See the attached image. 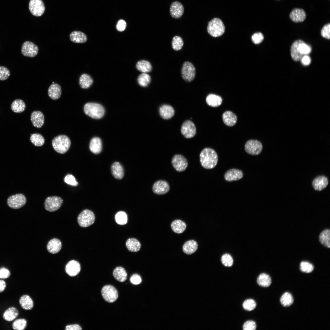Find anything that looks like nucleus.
I'll return each instance as SVG.
<instances>
[{
  "label": "nucleus",
  "instance_id": "obj_1",
  "mask_svg": "<svg viewBox=\"0 0 330 330\" xmlns=\"http://www.w3.org/2000/svg\"><path fill=\"white\" fill-rule=\"evenodd\" d=\"M200 161L201 166L207 169H212L215 167L218 162V156L213 149L206 148L203 149L200 154Z\"/></svg>",
  "mask_w": 330,
  "mask_h": 330
},
{
  "label": "nucleus",
  "instance_id": "obj_2",
  "mask_svg": "<svg viewBox=\"0 0 330 330\" xmlns=\"http://www.w3.org/2000/svg\"><path fill=\"white\" fill-rule=\"evenodd\" d=\"M311 51V48L310 46L302 40H297L291 46V57L295 61H299L303 56L310 53Z\"/></svg>",
  "mask_w": 330,
  "mask_h": 330
},
{
  "label": "nucleus",
  "instance_id": "obj_3",
  "mask_svg": "<svg viewBox=\"0 0 330 330\" xmlns=\"http://www.w3.org/2000/svg\"><path fill=\"white\" fill-rule=\"evenodd\" d=\"M52 145L56 152L63 154L68 150L71 146V141L67 136L61 135L55 137L53 139Z\"/></svg>",
  "mask_w": 330,
  "mask_h": 330
},
{
  "label": "nucleus",
  "instance_id": "obj_4",
  "mask_svg": "<svg viewBox=\"0 0 330 330\" xmlns=\"http://www.w3.org/2000/svg\"><path fill=\"white\" fill-rule=\"evenodd\" d=\"M83 109L86 114L94 119L101 118L105 112L104 107L101 105L93 102H89L85 104Z\"/></svg>",
  "mask_w": 330,
  "mask_h": 330
},
{
  "label": "nucleus",
  "instance_id": "obj_5",
  "mask_svg": "<svg viewBox=\"0 0 330 330\" xmlns=\"http://www.w3.org/2000/svg\"><path fill=\"white\" fill-rule=\"evenodd\" d=\"M225 26L222 20L218 18H215L208 23L207 31L211 36L217 37L221 36L225 31Z\"/></svg>",
  "mask_w": 330,
  "mask_h": 330
},
{
  "label": "nucleus",
  "instance_id": "obj_6",
  "mask_svg": "<svg viewBox=\"0 0 330 330\" xmlns=\"http://www.w3.org/2000/svg\"><path fill=\"white\" fill-rule=\"evenodd\" d=\"M95 220V216L91 211L85 209L79 215L77 221L79 225L82 227H86L93 224Z\"/></svg>",
  "mask_w": 330,
  "mask_h": 330
},
{
  "label": "nucleus",
  "instance_id": "obj_7",
  "mask_svg": "<svg viewBox=\"0 0 330 330\" xmlns=\"http://www.w3.org/2000/svg\"><path fill=\"white\" fill-rule=\"evenodd\" d=\"M26 198L22 194L18 193L9 196L7 199V203L8 206L13 209H18L25 205Z\"/></svg>",
  "mask_w": 330,
  "mask_h": 330
},
{
  "label": "nucleus",
  "instance_id": "obj_8",
  "mask_svg": "<svg viewBox=\"0 0 330 330\" xmlns=\"http://www.w3.org/2000/svg\"><path fill=\"white\" fill-rule=\"evenodd\" d=\"M181 75L183 79L187 82H190L195 78L196 68L194 65L189 61L185 62L181 69Z\"/></svg>",
  "mask_w": 330,
  "mask_h": 330
},
{
  "label": "nucleus",
  "instance_id": "obj_9",
  "mask_svg": "<svg viewBox=\"0 0 330 330\" xmlns=\"http://www.w3.org/2000/svg\"><path fill=\"white\" fill-rule=\"evenodd\" d=\"M102 296L104 300L109 303L115 302L118 298L117 289L113 286L108 285L104 286L101 290Z\"/></svg>",
  "mask_w": 330,
  "mask_h": 330
},
{
  "label": "nucleus",
  "instance_id": "obj_10",
  "mask_svg": "<svg viewBox=\"0 0 330 330\" xmlns=\"http://www.w3.org/2000/svg\"><path fill=\"white\" fill-rule=\"evenodd\" d=\"M171 163L174 168L178 172L185 171L188 165L187 159L183 156L180 154L174 155L172 158Z\"/></svg>",
  "mask_w": 330,
  "mask_h": 330
},
{
  "label": "nucleus",
  "instance_id": "obj_11",
  "mask_svg": "<svg viewBox=\"0 0 330 330\" xmlns=\"http://www.w3.org/2000/svg\"><path fill=\"white\" fill-rule=\"evenodd\" d=\"M63 202L62 199L60 197L56 196L48 197L45 200V208L49 211H55L61 207Z\"/></svg>",
  "mask_w": 330,
  "mask_h": 330
},
{
  "label": "nucleus",
  "instance_id": "obj_12",
  "mask_svg": "<svg viewBox=\"0 0 330 330\" xmlns=\"http://www.w3.org/2000/svg\"><path fill=\"white\" fill-rule=\"evenodd\" d=\"M262 148V143L256 140H248L244 146V149L246 152L252 155H257L260 154Z\"/></svg>",
  "mask_w": 330,
  "mask_h": 330
},
{
  "label": "nucleus",
  "instance_id": "obj_13",
  "mask_svg": "<svg viewBox=\"0 0 330 330\" xmlns=\"http://www.w3.org/2000/svg\"><path fill=\"white\" fill-rule=\"evenodd\" d=\"M38 52V46L31 42L25 41L22 45L21 53L24 56L33 57L37 55Z\"/></svg>",
  "mask_w": 330,
  "mask_h": 330
},
{
  "label": "nucleus",
  "instance_id": "obj_14",
  "mask_svg": "<svg viewBox=\"0 0 330 330\" xmlns=\"http://www.w3.org/2000/svg\"><path fill=\"white\" fill-rule=\"evenodd\" d=\"M29 9L32 15L39 16L44 13L45 7L42 0H30L29 3Z\"/></svg>",
  "mask_w": 330,
  "mask_h": 330
},
{
  "label": "nucleus",
  "instance_id": "obj_15",
  "mask_svg": "<svg viewBox=\"0 0 330 330\" xmlns=\"http://www.w3.org/2000/svg\"><path fill=\"white\" fill-rule=\"evenodd\" d=\"M181 131V133L185 137L189 138L193 137L195 135L196 129L193 122L190 120H187L183 123Z\"/></svg>",
  "mask_w": 330,
  "mask_h": 330
},
{
  "label": "nucleus",
  "instance_id": "obj_16",
  "mask_svg": "<svg viewBox=\"0 0 330 330\" xmlns=\"http://www.w3.org/2000/svg\"><path fill=\"white\" fill-rule=\"evenodd\" d=\"M170 189V186L167 182L163 180L156 181L153 184L152 190L155 194L164 195L167 193Z\"/></svg>",
  "mask_w": 330,
  "mask_h": 330
},
{
  "label": "nucleus",
  "instance_id": "obj_17",
  "mask_svg": "<svg viewBox=\"0 0 330 330\" xmlns=\"http://www.w3.org/2000/svg\"><path fill=\"white\" fill-rule=\"evenodd\" d=\"M244 176L243 173L240 170L233 168L229 169L225 174L224 178L227 181L231 182L239 180Z\"/></svg>",
  "mask_w": 330,
  "mask_h": 330
},
{
  "label": "nucleus",
  "instance_id": "obj_18",
  "mask_svg": "<svg viewBox=\"0 0 330 330\" xmlns=\"http://www.w3.org/2000/svg\"><path fill=\"white\" fill-rule=\"evenodd\" d=\"M66 273L69 276L74 277L78 274L81 270L79 263L76 261L72 260L66 264L65 268Z\"/></svg>",
  "mask_w": 330,
  "mask_h": 330
},
{
  "label": "nucleus",
  "instance_id": "obj_19",
  "mask_svg": "<svg viewBox=\"0 0 330 330\" xmlns=\"http://www.w3.org/2000/svg\"><path fill=\"white\" fill-rule=\"evenodd\" d=\"M184 12V6L180 2L175 1L171 4L170 12L172 17L176 19L180 18L183 14Z\"/></svg>",
  "mask_w": 330,
  "mask_h": 330
},
{
  "label": "nucleus",
  "instance_id": "obj_20",
  "mask_svg": "<svg viewBox=\"0 0 330 330\" xmlns=\"http://www.w3.org/2000/svg\"><path fill=\"white\" fill-rule=\"evenodd\" d=\"M306 14L305 11L302 9L295 8L293 9L289 14L291 20L295 23L303 21L306 19Z\"/></svg>",
  "mask_w": 330,
  "mask_h": 330
},
{
  "label": "nucleus",
  "instance_id": "obj_21",
  "mask_svg": "<svg viewBox=\"0 0 330 330\" xmlns=\"http://www.w3.org/2000/svg\"><path fill=\"white\" fill-rule=\"evenodd\" d=\"M31 120L34 127L37 128H40L44 123V116L40 111H34L31 114Z\"/></svg>",
  "mask_w": 330,
  "mask_h": 330
},
{
  "label": "nucleus",
  "instance_id": "obj_22",
  "mask_svg": "<svg viewBox=\"0 0 330 330\" xmlns=\"http://www.w3.org/2000/svg\"><path fill=\"white\" fill-rule=\"evenodd\" d=\"M328 183V180L326 177L320 176L314 179L312 182V185L315 190L320 191L327 186Z\"/></svg>",
  "mask_w": 330,
  "mask_h": 330
},
{
  "label": "nucleus",
  "instance_id": "obj_23",
  "mask_svg": "<svg viewBox=\"0 0 330 330\" xmlns=\"http://www.w3.org/2000/svg\"><path fill=\"white\" fill-rule=\"evenodd\" d=\"M222 119L224 123L226 126L232 127L237 123V117L236 115L231 111H227L222 114Z\"/></svg>",
  "mask_w": 330,
  "mask_h": 330
},
{
  "label": "nucleus",
  "instance_id": "obj_24",
  "mask_svg": "<svg viewBox=\"0 0 330 330\" xmlns=\"http://www.w3.org/2000/svg\"><path fill=\"white\" fill-rule=\"evenodd\" d=\"M159 113L161 117L165 119H168L171 118L174 114V110L170 105H163L159 108Z\"/></svg>",
  "mask_w": 330,
  "mask_h": 330
},
{
  "label": "nucleus",
  "instance_id": "obj_25",
  "mask_svg": "<svg viewBox=\"0 0 330 330\" xmlns=\"http://www.w3.org/2000/svg\"><path fill=\"white\" fill-rule=\"evenodd\" d=\"M62 244L60 240L57 238L52 239L48 242L47 249L49 252L56 254L58 252L61 248Z\"/></svg>",
  "mask_w": 330,
  "mask_h": 330
},
{
  "label": "nucleus",
  "instance_id": "obj_26",
  "mask_svg": "<svg viewBox=\"0 0 330 330\" xmlns=\"http://www.w3.org/2000/svg\"><path fill=\"white\" fill-rule=\"evenodd\" d=\"M48 95L49 97L54 100L58 99L61 94V86L57 83L51 85L48 89Z\"/></svg>",
  "mask_w": 330,
  "mask_h": 330
},
{
  "label": "nucleus",
  "instance_id": "obj_27",
  "mask_svg": "<svg viewBox=\"0 0 330 330\" xmlns=\"http://www.w3.org/2000/svg\"><path fill=\"white\" fill-rule=\"evenodd\" d=\"M111 170L112 175L116 178L121 179L123 178L124 170L123 166L119 163L117 162H114L112 165Z\"/></svg>",
  "mask_w": 330,
  "mask_h": 330
},
{
  "label": "nucleus",
  "instance_id": "obj_28",
  "mask_svg": "<svg viewBox=\"0 0 330 330\" xmlns=\"http://www.w3.org/2000/svg\"><path fill=\"white\" fill-rule=\"evenodd\" d=\"M69 37L71 41L75 43H84L87 40V37L86 34L79 31L72 32L70 34Z\"/></svg>",
  "mask_w": 330,
  "mask_h": 330
},
{
  "label": "nucleus",
  "instance_id": "obj_29",
  "mask_svg": "<svg viewBox=\"0 0 330 330\" xmlns=\"http://www.w3.org/2000/svg\"><path fill=\"white\" fill-rule=\"evenodd\" d=\"M90 151L95 154L100 153L102 150V144L101 139L98 137H94L90 140L89 144Z\"/></svg>",
  "mask_w": 330,
  "mask_h": 330
},
{
  "label": "nucleus",
  "instance_id": "obj_30",
  "mask_svg": "<svg viewBox=\"0 0 330 330\" xmlns=\"http://www.w3.org/2000/svg\"><path fill=\"white\" fill-rule=\"evenodd\" d=\"M198 247V244L196 241L190 240L185 243L182 247V250L186 254L191 255L196 252Z\"/></svg>",
  "mask_w": 330,
  "mask_h": 330
},
{
  "label": "nucleus",
  "instance_id": "obj_31",
  "mask_svg": "<svg viewBox=\"0 0 330 330\" xmlns=\"http://www.w3.org/2000/svg\"><path fill=\"white\" fill-rule=\"evenodd\" d=\"M93 83V79L90 76L87 74H82L79 78V84L82 89L89 88L92 85Z\"/></svg>",
  "mask_w": 330,
  "mask_h": 330
},
{
  "label": "nucleus",
  "instance_id": "obj_32",
  "mask_svg": "<svg viewBox=\"0 0 330 330\" xmlns=\"http://www.w3.org/2000/svg\"><path fill=\"white\" fill-rule=\"evenodd\" d=\"M113 275L115 279L120 282H123L127 279V273L125 270L121 266L117 267L114 270Z\"/></svg>",
  "mask_w": 330,
  "mask_h": 330
},
{
  "label": "nucleus",
  "instance_id": "obj_33",
  "mask_svg": "<svg viewBox=\"0 0 330 330\" xmlns=\"http://www.w3.org/2000/svg\"><path fill=\"white\" fill-rule=\"evenodd\" d=\"M206 101L209 105L212 107H217L221 104L222 100L219 96L210 94L207 97Z\"/></svg>",
  "mask_w": 330,
  "mask_h": 330
},
{
  "label": "nucleus",
  "instance_id": "obj_34",
  "mask_svg": "<svg viewBox=\"0 0 330 330\" xmlns=\"http://www.w3.org/2000/svg\"><path fill=\"white\" fill-rule=\"evenodd\" d=\"M19 302L21 307L25 310H31L33 307V302L31 298L28 295H24L21 296L20 298Z\"/></svg>",
  "mask_w": 330,
  "mask_h": 330
},
{
  "label": "nucleus",
  "instance_id": "obj_35",
  "mask_svg": "<svg viewBox=\"0 0 330 330\" xmlns=\"http://www.w3.org/2000/svg\"><path fill=\"white\" fill-rule=\"evenodd\" d=\"M171 226L172 230L174 232L180 234L185 231L186 225L185 223L182 220L177 219L172 222Z\"/></svg>",
  "mask_w": 330,
  "mask_h": 330
},
{
  "label": "nucleus",
  "instance_id": "obj_36",
  "mask_svg": "<svg viewBox=\"0 0 330 330\" xmlns=\"http://www.w3.org/2000/svg\"><path fill=\"white\" fill-rule=\"evenodd\" d=\"M19 315L17 310L14 307H11L7 309L3 314V318L8 321H11L16 319Z\"/></svg>",
  "mask_w": 330,
  "mask_h": 330
},
{
  "label": "nucleus",
  "instance_id": "obj_37",
  "mask_svg": "<svg viewBox=\"0 0 330 330\" xmlns=\"http://www.w3.org/2000/svg\"><path fill=\"white\" fill-rule=\"evenodd\" d=\"M126 245L129 251L133 252L138 251L141 247L140 242L134 238L128 239L126 241Z\"/></svg>",
  "mask_w": 330,
  "mask_h": 330
},
{
  "label": "nucleus",
  "instance_id": "obj_38",
  "mask_svg": "<svg viewBox=\"0 0 330 330\" xmlns=\"http://www.w3.org/2000/svg\"><path fill=\"white\" fill-rule=\"evenodd\" d=\"M26 108L24 102L21 99L15 100L11 105V108L13 112L15 113H20L23 112Z\"/></svg>",
  "mask_w": 330,
  "mask_h": 330
},
{
  "label": "nucleus",
  "instance_id": "obj_39",
  "mask_svg": "<svg viewBox=\"0 0 330 330\" xmlns=\"http://www.w3.org/2000/svg\"><path fill=\"white\" fill-rule=\"evenodd\" d=\"M257 282L259 286L263 287H267L270 285L271 280V277L268 274L262 273L258 276Z\"/></svg>",
  "mask_w": 330,
  "mask_h": 330
},
{
  "label": "nucleus",
  "instance_id": "obj_40",
  "mask_svg": "<svg viewBox=\"0 0 330 330\" xmlns=\"http://www.w3.org/2000/svg\"><path fill=\"white\" fill-rule=\"evenodd\" d=\"M136 67L139 71L145 73L150 72L152 68L149 62L144 60L138 61L136 64Z\"/></svg>",
  "mask_w": 330,
  "mask_h": 330
},
{
  "label": "nucleus",
  "instance_id": "obj_41",
  "mask_svg": "<svg viewBox=\"0 0 330 330\" xmlns=\"http://www.w3.org/2000/svg\"><path fill=\"white\" fill-rule=\"evenodd\" d=\"M330 231L329 229L323 231L320 234L319 240L320 243L325 247H330Z\"/></svg>",
  "mask_w": 330,
  "mask_h": 330
},
{
  "label": "nucleus",
  "instance_id": "obj_42",
  "mask_svg": "<svg viewBox=\"0 0 330 330\" xmlns=\"http://www.w3.org/2000/svg\"><path fill=\"white\" fill-rule=\"evenodd\" d=\"M30 140L34 145L37 146H42L45 141V139L42 136L38 133L31 134Z\"/></svg>",
  "mask_w": 330,
  "mask_h": 330
},
{
  "label": "nucleus",
  "instance_id": "obj_43",
  "mask_svg": "<svg viewBox=\"0 0 330 330\" xmlns=\"http://www.w3.org/2000/svg\"><path fill=\"white\" fill-rule=\"evenodd\" d=\"M137 81L139 84L143 87H145L148 85L151 81V78L148 74L143 73L138 76Z\"/></svg>",
  "mask_w": 330,
  "mask_h": 330
},
{
  "label": "nucleus",
  "instance_id": "obj_44",
  "mask_svg": "<svg viewBox=\"0 0 330 330\" xmlns=\"http://www.w3.org/2000/svg\"><path fill=\"white\" fill-rule=\"evenodd\" d=\"M280 302L284 306H288L293 303L294 299L292 295L288 292H286L281 296Z\"/></svg>",
  "mask_w": 330,
  "mask_h": 330
},
{
  "label": "nucleus",
  "instance_id": "obj_45",
  "mask_svg": "<svg viewBox=\"0 0 330 330\" xmlns=\"http://www.w3.org/2000/svg\"><path fill=\"white\" fill-rule=\"evenodd\" d=\"M27 325V321L23 318L15 320L12 324V328L15 330H23Z\"/></svg>",
  "mask_w": 330,
  "mask_h": 330
},
{
  "label": "nucleus",
  "instance_id": "obj_46",
  "mask_svg": "<svg viewBox=\"0 0 330 330\" xmlns=\"http://www.w3.org/2000/svg\"><path fill=\"white\" fill-rule=\"evenodd\" d=\"M183 44V41L181 37L175 36L173 38L172 46L174 50L178 51L180 50L182 48Z\"/></svg>",
  "mask_w": 330,
  "mask_h": 330
},
{
  "label": "nucleus",
  "instance_id": "obj_47",
  "mask_svg": "<svg viewBox=\"0 0 330 330\" xmlns=\"http://www.w3.org/2000/svg\"><path fill=\"white\" fill-rule=\"evenodd\" d=\"M115 220L116 222L120 225L126 224L127 221V217L126 214L124 212L120 211L117 213L115 216Z\"/></svg>",
  "mask_w": 330,
  "mask_h": 330
},
{
  "label": "nucleus",
  "instance_id": "obj_48",
  "mask_svg": "<svg viewBox=\"0 0 330 330\" xmlns=\"http://www.w3.org/2000/svg\"><path fill=\"white\" fill-rule=\"evenodd\" d=\"M256 306V303L255 302L251 299H248L245 300L243 304V308L245 310L249 311L254 310Z\"/></svg>",
  "mask_w": 330,
  "mask_h": 330
},
{
  "label": "nucleus",
  "instance_id": "obj_49",
  "mask_svg": "<svg viewBox=\"0 0 330 330\" xmlns=\"http://www.w3.org/2000/svg\"><path fill=\"white\" fill-rule=\"evenodd\" d=\"M314 267L310 263L306 261L302 262L300 264V270L302 272L310 273L313 270Z\"/></svg>",
  "mask_w": 330,
  "mask_h": 330
},
{
  "label": "nucleus",
  "instance_id": "obj_50",
  "mask_svg": "<svg viewBox=\"0 0 330 330\" xmlns=\"http://www.w3.org/2000/svg\"><path fill=\"white\" fill-rule=\"evenodd\" d=\"M221 261L222 264L226 266L230 267L233 264V259L232 256L229 254L223 255L221 258Z\"/></svg>",
  "mask_w": 330,
  "mask_h": 330
},
{
  "label": "nucleus",
  "instance_id": "obj_51",
  "mask_svg": "<svg viewBox=\"0 0 330 330\" xmlns=\"http://www.w3.org/2000/svg\"><path fill=\"white\" fill-rule=\"evenodd\" d=\"M10 75V71L8 68L4 66H0V80L7 79Z\"/></svg>",
  "mask_w": 330,
  "mask_h": 330
},
{
  "label": "nucleus",
  "instance_id": "obj_52",
  "mask_svg": "<svg viewBox=\"0 0 330 330\" xmlns=\"http://www.w3.org/2000/svg\"><path fill=\"white\" fill-rule=\"evenodd\" d=\"M330 24L328 23L324 25L322 28L321 34L323 38L327 39L330 38Z\"/></svg>",
  "mask_w": 330,
  "mask_h": 330
},
{
  "label": "nucleus",
  "instance_id": "obj_53",
  "mask_svg": "<svg viewBox=\"0 0 330 330\" xmlns=\"http://www.w3.org/2000/svg\"><path fill=\"white\" fill-rule=\"evenodd\" d=\"M243 328L244 330H255L256 328V324L253 321H248L244 323Z\"/></svg>",
  "mask_w": 330,
  "mask_h": 330
},
{
  "label": "nucleus",
  "instance_id": "obj_54",
  "mask_svg": "<svg viewBox=\"0 0 330 330\" xmlns=\"http://www.w3.org/2000/svg\"><path fill=\"white\" fill-rule=\"evenodd\" d=\"M64 181L66 183L73 186H76L78 184L75 177L71 174L67 175L64 178Z\"/></svg>",
  "mask_w": 330,
  "mask_h": 330
},
{
  "label": "nucleus",
  "instance_id": "obj_55",
  "mask_svg": "<svg viewBox=\"0 0 330 330\" xmlns=\"http://www.w3.org/2000/svg\"><path fill=\"white\" fill-rule=\"evenodd\" d=\"M264 39V36L261 32H258L254 34L252 36V40L253 42L256 44L261 43Z\"/></svg>",
  "mask_w": 330,
  "mask_h": 330
},
{
  "label": "nucleus",
  "instance_id": "obj_56",
  "mask_svg": "<svg viewBox=\"0 0 330 330\" xmlns=\"http://www.w3.org/2000/svg\"><path fill=\"white\" fill-rule=\"evenodd\" d=\"M10 272L7 269L4 267L0 268V278H7L10 276Z\"/></svg>",
  "mask_w": 330,
  "mask_h": 330
},
{
  "label": "nucleus",
  "instance_id": "obj_57",
  "mask_svg": "<svg viewBox=\"0 0 330 330\" xmlns=\"http://www.w3.org/2000/svg\"><path fill=\"white\" fill-rule=\"evenodd\" d=\"M126 26L127 24L126 22L123 20H120L118 21L116 25V28L117 31L121 32L125 30Z\"/></svg>",
  "mask_w": 330,
  "mask_h": 330
},
{
  "label": "nucleus",
  "instance_id": "obj_58",
  "mask_svg": "<svg viewBox=\"0 0 330 330\" xmlns=\"http://www.w3.org/2000/svg\"><path fill=\"white\" fill-rule=\"evenodd\" d=\"M130 281L132 283L137 285L139 284L141 282V279L140 276L138 274H135L133 275L130 278Z\"/></svg>",
  "mask_w": 330,
  "mask_h": 330
},
{
  "label": "nucleus",
  "instance_id": "obj_59",
  "mask_svg": "<svg viewBox=\"0 0 330 330\" xmlns=\"http://www.w3.org/2000/svg\"><path fill=\"white\" fill-rule=\"evenodd\" d=\"M301 63L304 66L309 65L311 62L310 57L307 55L303 56L300 60Z\"/></svg>",
  "mask_w": 330,
  "mask_h": 330
},
{
  "label": "nucleus",
  "instance_id": "obj_60",
  "mask_svg": "<svg viewBox=\"0 0 330 330\" xmlns=\"http://www.w3.org/2000/svg\"><path fill=\"white\" fill-rule=\"evenodd\" d=\"M82 329L81 327L79 325L76 324L68 325L65 328L66 330H81Z\"/></svg>",
  "mask_w": 330,
  "mask_h": 330
},
{
  "label": "nucleus",
  "instance_id": "obj_61",
  "mask_svg": "<svg viewBox=\"0 0 330 330\" xmlns=\"http://www.w3.org/2000/svg\"><path fill=\"white\" fill-rule=\"evenodd\" d=\"M6 285L5 281L0 280V292H3L5 289Z\"/></svg>",
  "mask_w": 330,
  "mask_h": 330
},
{
  "label": "nucleus",
  "instance_id": "obj_62",
  "mask_svg": "<svg viewBox=\"0 0 330 330\" xmlns=\"http://www.w3.org/2000/svg\"><path fill=\"white\" fill-rule=\"evenodd\" d=\"M54 83V82H52L53 84Z\"/></svg>",
  "mask_w": 330,
  "mask_h": 330
}]
</instances>
